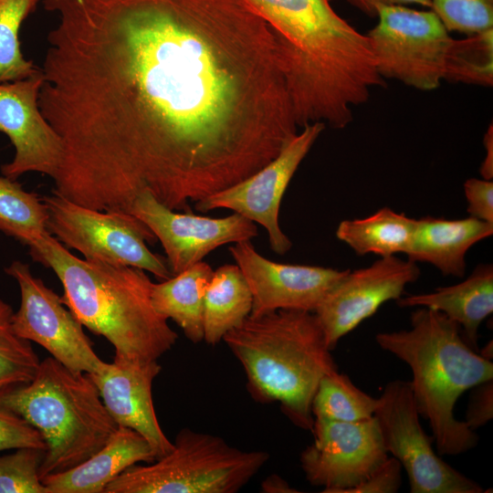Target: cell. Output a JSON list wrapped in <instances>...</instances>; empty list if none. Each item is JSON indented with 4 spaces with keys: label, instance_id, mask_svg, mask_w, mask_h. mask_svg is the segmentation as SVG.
<instances>
[{
    "label": "cell",
    "instance_id": "12",
    "mask_svg": "<svg viewBox=\"0 0 493 493\" xmlns=\"http://www.w3.org/2000/svg\"><path fill=\"white\" fill-rule=\"evenodd\" d=\"M311 433L300 467L324 493H349L388 457L374 416L356 422L315 418Z\"/></svg>",
    "mask_w": 493,
    "mask_h": 493
},
{
    "label": "cell",
    "instance_id": "14",
    "mask_svg": "<svg viewBox=\"0 0 493 493\" xmlns=\"http://www.w3.org/2000/svg\"><path fill=\"white\" fill-rule=\"evenodd\" d=\"M419 276L416 262L396 256L380 257L366 267L348 269L314 311L328 347L332 351L342 337L383 303L397 300Z\"/></svg>",
    "mask_w": 493,
    "mask_h": 493
},
{
    "label": "cell",
    "instance_id": "18",
    "mask_svg": "<svg viewBox=\"0 0 493 493\" xmlns=\"http://www.w3.org/2000/svg\"><path fill=\"white\" fill-rule=\"evenodd\" d=\"M161 370L157 361L113 359L103 372L89 373L114 422L142 435L156 459L173 447L160 425L153 406L152 383Z\"/></svg>",
    "mask_w": 493,
    "mask_h": 493
},
{
    "label": "cell",
    "instance_id": "37",
    "mask_svg": "<svg viewBox=\"0 0 493 493\" xmlns=\"http://www.w3.org/2000/svg\"><path fill=\"white\" fill-rule=\"evenodd\" d=\"M483 142L486 148V158L481 163L480 173L484 179L492 180L493 177V129L490 125L485 134Z\"/></svg>",
    "mask_w": 493,
    "mask_h": 493
},
{
    "label": "cell",
    "instance_id": "13",
    "mask_svg": "<svg viewBox=\"0 0 493 493\" xmlns=\"http://www.w3.org/2000/svg\"><path fill=\"white\" fill-rule=\"evenodd\" d=\"M287 143L276 158L249 177L194 203V209L208 212L230 209L267 233L270 248L285 255L292 246L290 239L278 223L279 206L295 172L325 128L322 122H312Z\"/></svg>",
    "mask_w": 493,
    "mask_h": 493
},
{
    "label": "cell",
    "instance_id": "6",
    "mask_svg": "<svg viewBox=\"0 0 493 493\" xmlns=\"http://www.w3.org/2000/svg\"><path fill=\"white\" fill-rule=\"evenodd\" d=\"M273 30L290 85L313 89L345 75L366 37L333 8L332 0H243Z\"/></svg>",
    "mask_w": 493,
    "mask_h": 493
},
{
    "label": "cell",
    "instance_id": "19",
    "mask_svg": "<svg viewBox=\"0 0 493 493\" xmlns=\"http://www.w3.org/2000/svg\"><path fill=\"white\" fill-rule=\"evenodd\" d=\"M154 460V451L142 435L119 426L110 440L87 460L41 481L50 493H104L106 486L131 466Z\"/></svg>",
    "mask_w": 493,
    "mask_h": 493
},
{
    "label": "cell",
    "instance_id": "28",
    "mask_svg": "<svg viewBox=\"0 0 493 493\" xmlns=\"http://www.w3.org/2000/svg\"><path fill=\"white\" fill-rule=\"evenodd\" d=\"M13 314L12 307L0 299V393L29 383L40 363L31 342L14 330Z\"/></svg>",
    "mask_w": 493,
    "mask_h": 493
},
{
    "label": "cell",
    "instance_id": "17",
    "mask_svg": "<svg viewBox=\"0 0 493 493\" xmlns=\"http://www.w3.org/2000/svg\"><path fill=\"white\" fill-rule=\"evenodd\" d=\"M42 83L41 68L29 78L0 83V132L15 148L14 158L1 166V173L12 180L30 172L52 179L60 164V138L38 106Z\"/></svg>",
    "mask_w": 493,
    "mask_h": 493
},
{
    "label": "cell",
    "instance_id": "31",
    "mask_svg": "<svg viewBox=\"0 0 493 493\" xmlns=\"http://www.w3.org/2000/svg\"><path fill=\"white\" fill-rule=\"evenodd\" d=\"M446 28L467 36L493 29V0H431Z\"/></svg>",
    "mask_w": 493,
    "mask_h": 493
},
{
    "label": "cell",
    "instance_id": "8",
    "mask_svg": "<svg viewBox=\"0 0 493 493\" xmlns=\"http://www.w3.org/2000/svg\"><path fill=\"white\" fill-rule=\"evenodd\" d=\"M41 198L47 232L68 249L88 260L135 267L163 280L173 276L166 259L146 245L155 243L156 236L132 214L88 208L53 192Z\"/></svg>",
    "mask_w": 493,
    "mask_h": 493
},
{
    "label": "cell",
    "instance_id": "1",
    "mask_svg": "<svg viewBox=\"0 0 493 493\" xmlns=\"http://www.w3.org/2000/svg\"><path fill=\"white\" fill-rule=\"evenodd\" d=\"M40 111L59 136L58 192L174 211L258 172L298 133L278 45L243 0H43Z\"/></svg>",
    "mask_w": 493,
    "mask_h": 493
},
{
    "label": "cell",
    "instance_id": "27",
    "mask_svg": "<svg viewBox=\"0 0 493 493\" xmlns=\"http://www.w3.org/2000/svg\"><path fill=\"white\" fill-rule=\"evenodd\" d=\"M43 0H0V83L24 79L40 68L25 58L19 39L26 18Z\"/></svg>",
    "mask_w": 493,
    "mask_h": 493
},
{
    "label": "cell",
    "instance_id": "21",
    "mask_svg": "<svg viewBox=\"0 0 493 493\" xmlns=\"http://www.w3.org/2000/svg\"><path fill=\"white\" fill-rule=\"evenodd\" d=\"M402 308L419 307L437 310L456 322L464 341L478 351L477 331L493 312V267L480 264L463 281L429 293L400 297Z\"/></svg>",
    "mask_w": 493,
    "mask_h": 493
},
{
    "label": "cell",
    "instance_id": "32",
    "mask_svg": "<svg viewBox=\"0 0 493 493\" xmlns=\"http://www.w3.org/2000/svg\"><path fill=\"white\" fill-rule=\"evenodd\" d=\"M34 447L46 451L40 433L13 412L0 407V451Z\"/></svg>",
    "mask_w": 493,
    "mask_h": 493
},
{
    "label": "cell",
    "instance_id": "26",
    "mask_svg": "<svg viewBox=\"0 0 493 493\" xmlns=\"http://www.w3.org/2000/svg\"><path fill=\"white\" fill-rule=\"evenodd\" d=\"M47 210L41 196L16 180L0 176V232L20 243L47 230Z\"/></svg>",
    "mask_w": 493,
    "mask_h": 493
},
{
    "label": "cell",
    "instance_id": "20",
    "mask_svg": "<svg viewBox=\"0 0 493 493\" xmlns=\"http://www.w3.org/2000/svg\"><path fill=\"white\" fill-rule=\"evenodd\" d=\"M493 234V224L472 216L416 219L408 259L433 265L445 276L461 278L466 272V255L477 242Z\"/></svg>",
    "mask_w": 493,
    "mask_h": 493
},
{
    "label": "cell",
    "instance_id": "24",
    "mask_svg": "<svg viewBox=\"0 0 493 493\" xmlns=\"http://www.w3.org/2000/svg\"><path fill=\"white\" fill-rule=\"evenodd\" d=\"M416 219L389 207L357 219L341 221L336 236L357 255L374 254L380 257L396 256L410 250Z\"/></svg>",
    "mask_w": 493,
    "mask_h": 493
},
{
    "label": "cell",
    "instance_id": "30",
    "mask_svg": "<svg viewBox=\"0 0 493 493\" xmlns=\"http://www.w3.org/2000/svg\"><path fill=\"white\" fill-rule=\"evenodd\" d=\"M45 450L16 448L0 456V493H50L39 477Z\"/></svg>",
    "mask_w": 493,
    "mask_h": 493
},
{
    "label": "cell",
    "instance_id": "16",
    "mask_svg": "<svg viewBox=\"0 0 493 493\" xmlns=\"http://www.w3.org/2000/svg\"><path fill=\"white\" fill-rule=\"evenodd\" d=\"M228 250L249 287L251 317L278 309L314 312L348 270L278 263L260 255L250 240L235 243Z\"/></svg>",
    "mask_w": 493,
    "mask_h": 493
},
{
    "label": "cell",
    "instance_id": "9",
    "mask_svg": "<svg viewBox=\"0 0 493 493\" xmlns=\"http://www.w3.org/2000/svg\"><path fill=\"white\" fill-rule=\"evenodd\" d=\"M378 22L367 36L378 73L421 90L437 89L445 80L454 38L431 9L383 5Z\"/></svg>",
    "mask_w": 493,
    "mask_h": 493
},
{
    "label": "cell",
    "instance_id": "39",
    "mask_svg": "<svg viewBox=\"0 0 493 493\" xmlns=\"http://www.w3.org/2000/svg\"><path fill=\"white\" fill-rule=\"evenodd\" d=\"M483 357L491 360L492 354V341L488 342L480 351H478Z\"/></svg>",
    "mask_w": 493,
    "mask_h": 493
},
{
    "label": "cell",
    "instance_id": "15",
    "mask_svg": "<svg viewBox=\"0 0 493 493\" xmlns=\"http://www.w3.org/2000/svg\"><path fill=\"white\" fill-rule=\"evenodd\" d=\"M131 214L160 241L173 276L202 261L223 245L250 240L258 234L255 223L237 213L220 218L197 215L193 211L179 213L147 191L135 198Z\"/></svg>",
    "mask_w": 493,
    "mask_h": 493
},
{
    "label": "cell",
    "instance_id": "10",
    "mask_svg": "<svg viewBox=\"0 0 493 493\" xmlns=\"http://www.w3.org/2000/svg\"><path fill=\"white\" fill-rule=\"evenodd\" d=\"M409 381L389 382L374 417L387 453L405 470L411 493H482L483 488L445 462L420 423Z\"/></svg>",
    "mask_w": 493,
    "mask_h": 493
},
{
    "label": "cell",
    "instance_id": "33",
    "mask_svg": "<svg viewBox=\"0 0 493 493\" xmlns=\"http://www.w3.org/2000/svg\"><path fill=\"white\" fill-rule=\"evenodd\" d=\"M402 465L395 457H387L363 482L349 493H394L402 484Z\"/></svg>",
    "mask_w": 493,
    "mask_h": 493
},
{
    "label": "cell",
    "instance_id": "25",
    "mask_svg": "<svg viewBox=\"0 0 493 493\" xmlns=\"http://www.w3.org/2000/svg\"><path fill=\"white\" fill-rule=\"evenodd\" d=\"M378 398L358 388L338 370L322 377L312 400L315 418L341 422H356L374 416Z\"/></svg>",
    "mask_w": 493,
    "mask_h": 493
},
{
    "label": "cell",
    "instance_id": "7",
    "mask_svg": "<svg viewBox=\"0 0 493 493\" xmlns=\"http://www.w3.org/2000/svg\"><path fill=\"white\" fill-rule=\"evenodd\" d=\"M268 459L267 451L242 450L220 436L184 428L169 453L131 466L104 493H236Z\"/></svg>",
    "mask_w": 493,
    "mask_h": 493
},
{
    "label": "cell",
    "instance_id": "38",
    "mask_svg": "<svg viewBox=\"0 0 493 493\" xmlns=\"http://www.w3.org/2000/svg\"><path fill=\"white\" fill-rule=\"evenodd\" d=\"M261 490L266 493H292L299 492L278 475L267 477L261 485Z\"/></svg>",
    "mask_w": 493,
    "mask_h": 493
},
{
    "label": "cell",
    "instance_id": "11",
    "mask_svg": "<svg viewBox=\"0 0 493 493\" xmlns=\"http://www.w3.org/2000/svg\"><path fill=\"white\" fill-rule=\"evenodd\" d=\"M20 288L21 302L12 324L21 338L47 350L53 358L76 372L100 373L108 366L95 352L83 325L53 289L36 278L28 264L13 261L5 268Z\"/></svg>",
    "mask_w": 493,
    "mask_h": 493
},
{
    "label": "cell",
    "instance_id": "3",
    "mask_svg": "<svg viewBox=\"0 0 493 493\" xmlns=\"http://www.w3.org/2000/svg\"><path fill=\"white\" fill-rule=\"evenodd\" d=\"M223 341L240 362L252 399L278 403L292 424L311 432L318 385L338 370L314 312L278 309L248 316Z\"/></svg>",
    "mask_w": 493,
    "mask_h": 493
},
{
    "label": "cell",
    "instance_id": "5",
    "mask_svg": "<svg viewBox=\"0 0 493 493\" xmlns=\"http://www.w3.org/2000/svg\"><path fill=\"white\" fill-rule=\"evenodd\" d=\"M0 407L42 435L46 451L40 479L87 460L119 427L89 373L71 370L52 356L40 361L29 383L1 393Z\"/></svg>",
    "mask_w": 493,
    "mask_h": 493
},
{
    "label": "cell",
    "instance_id": "4",
    "mask_svg": "<svg viewBox=\"0 0 493 493\" xmlns=\"http://www.w3.org/2000/svg\"><path fill=\"white\" fill-rule=\"evenodd\" d=\"M410 320L409 330L377 333L376 342L411 369L414 403L429 423L438 454L460 455L474 448L478 436L456 418V403L467 390L493 380V363L443 313L418 308Z\"/></svg>",
    "mask_w": 493,
    "mask_h": 493
},
{
    "label": "cell",
    "instance_id": "23",
    "mask_svg": "<svg viewBox=\"0 0 493 493\" xmlns=\"http://www.w3.org/2000/svg\"><path fill=\"white\" fill-rule=\"evenodd\" d=\"M252 295L237 265L214 270L204 298V341L211 346L250 315Z\"/></svg>",
    "mask_w": 493,
    "mask_h": 493
},
{
    "label": "cell",
    "instance_id": "36",
    "mask_svg": "<svg viewBox=\"0 0 493 493\" xmlns=\"http://www.w3.org/2000/svg\"><path fill=\"white\" fill-rule=\"evenodd\" d=\"M350 5L359 9L363 14L376 17V8L383 5H417L431 9V0H347Z\"/></svg>",
    "mask_w": 493,
    "mask_h": 493
},
{
    "label": "cell",
    "instance_id": "34",
    "mask_svg": "<svg viewBox=\"0 0 493 493\" xmlns=\"http://www.w3.org/2000/svg\"><path fill=\"white\" fill-rule=\"evenodd\" d=\"M469 216L493 224L492 180L470 178L464 184Z\"/></svg>",
    "mask_w": 493,
    "mask_h": 493
},
{
    "label": "cell",
    "instance_id": "2",
    "mask_svg": "<svg viewBox=\"0 0 493 493\" xmlns=\"http://www.w3.org/2000/svg\"><path fill=\"white\" fill-rule=\"evenodd\" d=\"M23 245L35 262L54 271L63 304L113 346L114 359L157 361L176 343L178 334L152 305L153 282L143 269L81 259L47 231Z\"/></svg>",
    "mask_w": 493,
    "mask_h": 493
},
{
    "label": "cell",
    "instance_id": "29",
    "mask_svg": "<svg viewBox=\"0 0 493 493\" xmlns=\"http://www.w3.org/2000/svg\"><path fill=\"white\" fill-rule=\"evenodd\" d=\"M491 86L493 83V29L454 39L445 80Z\"/></svg>",
    "mask_w": 493,
    "mask_h": 493
},
{
    "label": "cell",
    "instance_id": "35",
    "mask_svg": "<svg viewBox=\"0 0 493 493\" xmlns=\"http://www.w3.org/2000/svg\"><path fill=\"white\" fill-rule=\"evenodd\" d=\"M493 417V380L473 387L464 422L472 430L485 425Z\"/></svg>",
    "mask_w": 493,
    "mask_h": 493
},
{
    "label": "cell",
    "instance_id": "22",
    "mask_svg": "<svg viewBox=\"0 0 493 493\" xmlns=\"http://www.w3.org/2000/svg\"><path fill=\"white\" fill-rule=\"evenodd\" d=\"M214 270L200 261L160 283H153L156 311L173 320L193 343L204 341V298Z\"/></svg>",
    "mask_w": 493,
    "mask_h": 493
}]
</instances>
